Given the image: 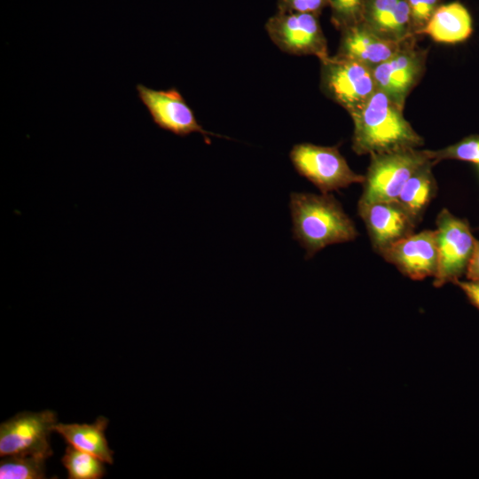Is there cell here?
I'll return each mask as SVG.
<instances>
[{"label":"cell","instance_id":"cell-1","mask_svg":"<svg viewBox=\"0 0 479 479\" xmlns=\"http://www.w3.org/2000/svg\"><path fill=\"white\" fill-rule=\"evenodd\" d=\"M403 110L404 106L377 89L361 107L349 114L354 124L353 151L371 155L423 145V137L404 118Z\"/></svg>","mask_w":479,"mask_h":479},{"label":"cell","instance_id":"cell-2","mask_svg":"<svg viewBox=\"0 0 479 479\" xmlns=\"http://www.w3.org/2000/svg\"><path fill=\"white\" fill-rule=\"evenodd\" d=\"M289 209L294 239L306 250V258L332 244L354 240V222L331 194L290 193Z\"/></svg>","mask_w":479,"mask_h":479},{"label":"cell","instance_id":"cell-3","mask_svg":"<svg viewBox=\"0 0 479 479\" xmlns=\"http://www.w3.org/2000/svg\"><path fill=\"white\" fill-rule=\"evenodd\" d=\"M364 191L358 201L395 200L408 178L430 161L427 150L403 148L370 155Z\"/></svg>","mask_w":479,"mask_h":479},{"label":"cell","instance_id":"cell-4","mask_svg":"<svg viewBox=\"0 0 479 479\" xmlns=\"http://www.w3.org/2000/svg\"><path fill=\"white\" fill-rule=\"evenodd\" d=\"M289 158L297 173L312 183L321 193L365 181V176L350 169L336 145L296 144L292 147Z\"/></svg>","mask_w":479,"mask_h":479},{"label":"cell","instance_id":"cell-5","mask_svg":"<svg viewBox=\"0 0 479 479\" xmlns=\"http://www.w3.org/2000/svg\"><path fill=\"white\" fill-rule=\"evenodd\" d=\"M320 89L349 114L361 107L377 90L367 66L336 55L320 60Z\"/></svg>","mask_w":479,"mask_h":479},{"label":"cell","instance_id":"cell-6","mask_svg":"<svg viewBox=\"0 0 479 479\" xmlns=\"http://www.w3.org/2000/svg\"><path fill=\"white\" fill-rule=\"evenodd\" d=\"M438 249V264L434 286L441 287L455 283L466 274L475 241L467 220L453 216L447 208L440 211L435 230Z\"/></svg>","mask_w":479,"mask_h":479},{"label":"cell","instance_id":"cell-7","mask_svg":"<svg viewBox=\"0 0 479 479\" xmlns=\"http://www.w3.org/2000/svg\"><path fill=\"white\" fill-rule=\"evenodd\" d=\"M58 423L54 411L22 412L0 425V455H38L48 459L53 454L51 433Z\"/></svg>","mask_w":479,"mask_h":479},{"label":"cell","instance_id":"cell-8","mask_svg":"<svg viewBox=\"0 0 479 479\" xmlns=\"http://www.w3.org/2000/svg\"><path fill=\"white\" fill-rule=\"evenodd\" d=\"M265 29L272 43L283 52L296 56L312 55L319 60L329 57L318 16L277 12L268 19Z\"/></svg>","mask_w":479,"mask_h":479},{"label":"cell","instance_id":"cell-9","mask_svg":"<svg viewBox=\"0 0 479 479\" xmlns=\"http://www.w3.org/2000/svg\"><path fill=\"white\" fill-rule=\"evenodd\" d=\"M136 90L152 121L160 129L180 137L200 133L208 144V136H218L203 129L177 88L155 90L137 83Z\"/></svg>","mask_w":479,"mask_h":479},{"label":"cell","instance_id":"cell-10","mask_svg":"<svg viewBox=\"0 0 479 479\" xmlns=\"http://www.w3.org/2000/svg\"><path fill=\"white\" fill-rule=\"evenodd\" d=\"M426 57L427 51L418 47L415 36L406 39L395 55L372 69L377 89L404 106L424 74Z\"/></svg>","mask_w":479,"mask_h":479},{"label":"cell","instance_id":"cell-11","mask_svg":"<svg viewBox=\"0 0 479 479\" xmlns=\"http://www.w3.org/2000/svg\"><path fill=\"white\" fill-rule=\"evenodd\" d=\"M357 209L378 254L412 234L419 222L397 200L370 203L358 201Z\"/></svg>","mask_w":479,"mask_h":479},{"label":"cell","instance_id":"cell-12","mask_svg":"<svg viewBox=\"0 0 479 479\" xmlns=\"http://www.w3.org/2000/svg\"><path fill=\"white\" fill-rule=\"evenodd\" d=\"M380 255L402 274L413 280L435 277L438 264L436 232L425 230L413 232L389 246Z\"/></svg>","mask_w":479,"mask_h":479},{"label":"cell","instance_id":"cell-13","mask_svg":"<svg viewBox=\"0 0 479 479\" xmlns=\"http://www.w3.org/2000/svg\"><path fill=\"white\" fill-rule=\"evenodd\" d=\"M337 57L358 61L371 69L395 55L403 42L386 40L363 22L342 31Z\"/></svg>","mask_w":479,"mask_h":479},{"label":"cell","instance_id":"cell-14","mask_svg":"<svg viewBox=\"0 0 479 479\" xmlns=\"http://www.w3.org/2000/svg\"><path fill=\"white\" fill-rule=\"evenodd\" d=\"M362 22L386 40L403 42L415 36L406 0H367Z\"/></svg>","mask_w":479,"mask_h":479},{"label":"cell","instance_id":"cell-15","mask_svg":"<svg viewBox=\"0 0 479 479\" xmlns=\"http://www.w3.org/2000/svg\"><path fill=\"white\" fill-rule=\"evenodd\" d=\"M472 32L469 11L459 2H451L437 8L420 35L437 43H458L469 38Z\"/></svg>","mask_w":479,"mask_h":479},{"label":"cell","instance_id":"cell-16","mask_svg":"<svg viewBox=\"0 0 479 479\" xmlns=\"http://www.w3.org/2000/svg\"><path fill=\"white\" fill-rule=\"evenodd\" d=\"M109 420L98 416L92 423H57L54 431L59 434L67 444L99 458L105 463L113 464L114 452L108 445L105 431Z\"/></svg>","mask_w":479,"mask_h":479},{"label":"cell","instance_id":"cell-17","mask_svg":"<svg viewBox=\"0 0 479 479\" xmlns=\"http://www.w3.org/2000/svg\"><path fill=\"white\" fill-rule=\"evenodd\" d=\"M432 160L420 166L406 181L397 200L416 219L420 220L433 199L436 184L432 172Z\"/></svg>","mask_w":479,"mask_h":479},{"label":"cell","instance_id":"cell-18","mask_svg":"<svg viewBox=\"0 0 479 479\" xmlns=\"http://www.w3.org/2000/svg\"><path fill=\"white\" fill-rule=\"evenodd\" d=\"M61 462L69 479H100L106 474L103 460L70 444H67Z\"/></svg>","mask_w":479,"mask_h":479},{"label":"cell","instance_id":"cell-19","mask_svg":"<svg viewBox=\"0 0 479 479\" xmlns=\"http://www.w3.org/2000/svg\"><path fill=\"white\" fill-rule=\"evenodd\" d=\"M46 458L38 455H9L0 461L1 479H43Z\"/></svg>","mask_w":479,"mask_h":479},{"label":"cell","instance_id":"cell-20","mask_svg":"<svg viewBox=\"0 0 479 479\" xmlns=\"http://www.w3.org/2000/svg\"><path fill=\"white\" fill-rule=\"evenodd\" d=\"M367 0H330L331 22L342 31L363 21Z\"/></svg>","mask_w":479,"mask_h":479},{"label":"cell","instance_id":"cell-21","mask_svg":"<svg viewBox=\"0 0 479 479\" xmlns=\"http://www.w3.org/2000/svg\"><path fill=\"white\" fill-rule=\"evenodd\" d=\"M427 152L435 163L443 160H459L479 164V136H470L450 146Z\"/></svg>","mask_w":479,"mask_h":479},{"label":"cell","instance_id":"cell-22","mask_svg":"<svg viewBox=\"0 0 479 479\" xmlns=\"http://www.w3.org/2000/svg\"><path fill=\"white\" fill-rule=\"evenodd\" d=\"M406 1L410 11L412 33L415 36L421 34L435 12L444 4V0Z\"/></svg>","mask_w":479,"mask_h":479},{"label":"cell","instance_id":"cell-23","mask_svg":"<svg viewBox=\"0 0 479 479\" xmlns=\"http://www.w3.org/2000/svg\"><path fill=\"white\" fill-rule=\"evenodd\" d=\"M330 0H278L277 12L310 13L316 16L321 14L326 7H329Z\"/></svg>","mask_w":479,"mask_h":479},{"label":"cell","instance_id":"cell-24","mask_svg":"<svg viewBox=\"0 0 479 479\" xmlns=\"http://www.w3.org/2000/svg\"><path fill=\"white\" fill-rule=\"evenodd\" d=\"M466 294L468 301L479 310V280H457L455 283Z\"/></svg>","mask_w":479,"mask_h":479},{"label":"cell","instance_id":"cell-25","mask_svg":"<svg viewBox=\"0 0 479 479\" xmlns=\"http://www.w3.org/2000/svg\"><path fill=\"white\" fill-rule=\"evenodd\" d=\"M465 275L469 280H479V240H477Z\"/></svg>","mask_w":479,"mask_h":479}]
</instances>
